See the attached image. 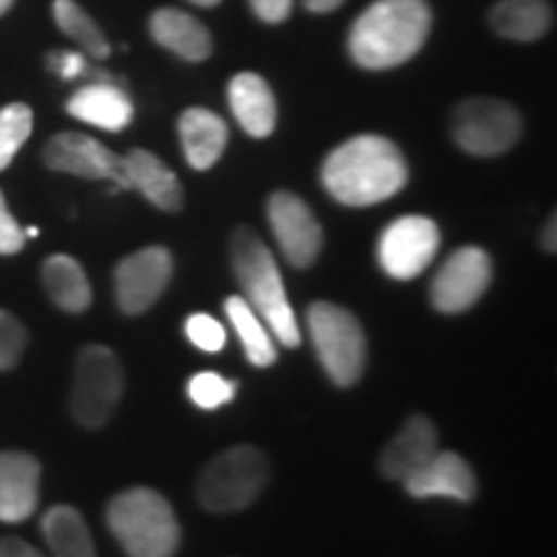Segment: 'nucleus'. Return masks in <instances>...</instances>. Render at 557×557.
Returning a JSON list of instances; mask_svg holds the SVG:
<instances>
[{"instance_id":"1","label":"nucleus","mask_w":557,"mask_h":557,"mask_svg":"<svg viewBox=\"0 0 557 557\" xmlns=\"http://www.w3.org/2000/svg\"><path fill=\"white\" fill-rule=\"evenodd\" d=\"M320 178L338 205L372 207L406 189L408 163L393 139L359 135L329 152Z\"/></svg>"},{"instance_id":"2","label":"nucleus","mask_w":557,"mask_h":557,"mask_svg":"<svg viewBox=\"0 0 557 557\" xmlns=\"http://www.w3.org/2000/svg\"><path fill=\"white\" fill-rule=\"evenodd\" d=\"M429 32L426 0H374L348 32V54L364 70H393L421 52Z\"/></svg>"},{"instance_id":"3","label":"nucleus","mask_w":557,"mask_h":557,"mask_svg":"<svg viewBox=\"0 0 557 557\" xmlns=\"http://www.w3.org/2000/svg\"><path fill=\"white\" fill-rule=\"evenodd\" d=\"M230 263H233V274L243 289L240 297L267 323L271 336L287 348L299 346V325L287 289H284V278L278 274L274 253L259 238V233L246 225L233 230Z\"/></svg>"},{"instance_id":"4","label":"nucleus","mask_w":557,"mask_h":557,"mask_svg":"<svg viewBox=\"0 0 557 557\" xmlns=\"http://www.w3.org/2000/svg\"><path fill=\"white\" fill-rule=\"evenodd\" d=\"M107 524L127 557H173L181 547L176 513L152 487H129L111 498Z\"/></svg>"},{"instance_id":"5","label":"nucleus","mask_w":557,"mask_h":557,"mask_svg":"<svg viewBox=\"0 0 557 557\" xmlns=\"http://www.w3.org/2000/svg\"><path fill=\"white\" fill-rule=\"evenodd\" d=\"M269 483V459L261 449L240 444L212 459L197 480V500L209 513L243 511Z\"/></svg>"},{"instance_id":"6","label":"nucleus","mask_w":557,"mask_h":557,"mask_svg":"<svg viewBox=\"0 0 557 557\" xmlns=\"http://www.w3.org/2000/svg\"><path fill=\"white\" fill-rule=\"evenodd\" d=\"M308 331L320 364L338 387L357 385L367 367V336L357 318L333 302H312Z\"/></svg>"},{"instance_id":"7","label":"nucleus","mask_w":557,"mask_h":557,"mask_svg":"<svg viewBox=\"0 0 557 557\" xmlns=\"http://www.w3.org/2000/svg\"><path fill=\"white\" fill-rule=\"evenodd\" d=\"M124 395L122 361L107 346L81 348L70 387V416L83 429L107 426Z\"/></svg>"},{"instance_id":"8","label":"nucleus","mask_w":557,"mask_h":557,"mask_svg":"<svg viewBox=\"0 0 557 557\" xmlns=\"http://www.w3.org/2000/svg\"><path fill=\"white\" fill-rule=\"evenodd\" d=\"M524 135V120L517 107L500 99L475 96L457 103L451 114V137L457 148L475 158L504 156Z\"/></svg>"},{"instance_id":"9","label":"nucleus","mask_w":557,"mask_h":557,"mask_svg":"<svg viewBox=\"0 0 557 557\" xmlns=\"http://www.w3.org/2000/svg\"><path fill=\"white\" fill-rule=\"evenodd\" d=\"M442 246V233L434 220L421 214H406L382 230L377 243V261L387 276L416 278L429 269Z\"/></svg>"},{"instance_id":"10","label":"nucleus","mask_w":557,"mask_h":557,"mask_svg":"<svg viewBox=\"0 0 557 557\" xmlns=\"http://www.w3.org/2000/svg\"><path fill=\"white\" fill-rule=\"evenodd\" d=\"M491 278L493 263L483 248H457L431 282V305L444 315H459L475 308L491 287Z\"/></svg>"},{"instance_id":"11","label":"nucleus","mask_w":557,"mask_h":557,"mask_svg":"<svg viewBox=\"0 0 557 557\" xmlns=\"http://www.w3.org/2000/svg\"><path fill=\"white\" fill-rule=\"evenodd\" d=\"M173 276L169 248L148 246L129 253L114 271V295L124 315H143L163 297Z\"/></svg>"},{"instance_id":"12","label":"nucleus","mask_w":557,"mask_h":557,"mask_svg":"<svg viewBox=\"0 0 557 557\" xmlns=\"http://www.w3.org/2000/svg\"><path fill=\"white\" fill-rule=\"evenodd\" d=\"M267 218L284 259L295 269H310L323 250V227L308 201L292 191H274L269 197Z\"/></svg>"},{"instance_id":"13","label":"nucleus","mask_w":557,"mask_h":557,"mask_svg":"<svg viewBox=\"0 0 557 557\" xmlns=\"http://www.w3.org/2000/svg\"><path fill=\"white\" fill-rule=\"evenodd\" d=\"M41 160L50 171L70 173V176L114 181L120 189H129L124 158L101 145L99 139L83 135V132H60L41 150Z\"/></svg>"},{"instance_id":"14","label":"nucleus","mask_w":557,"mask_h":557,"mask_svg":"<svg viewBox=\"0 0 557 557\" xmlns=\"http://www.w3.org/2000/svg\"><path fill=\"white\" fill-rule=\"evenodd\" d=\"M406 491L413 498H451L470 504L478 496V478L468 459L457 451H436L416 475L406 480Z\"/></svg>"},{"instance_id":"15","label":"nucleus","mask_w":557,"mask_h":557,"mask_svg":"<svg viewBox=\"0 0 557 557\" xmlns=\"http://www.w3.org/2000/svg\"><path fill=\"white\" fill-rule=\"evenodd\" d=\"M67 114L107 132L127 129L135 120V103L120 83L88 81L67 99Z\"/></svg>"},{"instance_id":"16","label":"nucleus","mask_w":557,"mask_h":557,"mask_svg":"<svg viewBox=\"0 0 557 557\" xmlns=\"http://www.w3.org/2000/svg\"><path fill=\"white\" fill-rule=\"evenodd\" d=\"M39 459L26 451H0V521L18 524L37 511Z\"/></svg>"},{"instance_id":"17","label":"nucleus","mask_w":557,"mask_h":557,"mask_svg":"<svg viewBox=\"0 0 557 557\" xmlns=\"http://www.w3.org/2000/svg\"><path fill=\"white\" fill-rule=\"evenodd\" d=\"M438 451V434L429 416H410L380 455V472L406 483Z\"/></svg>"},{"instance_id":"18","label":"nucleus","mask_w":557,"mask_h":557,"mask_svg":"<svg viewBox=\"0 0 557 557\" xmlns=\"http://www.w3.org/2000/svg\"><path fill=\"white\" fill-rule=\"evenodd\" d=\"M227 101L233 116L238 120L243 132L250 137H269L276 129V99L274 90L261 75L238 73L227 86Z\"/></svg>"},{"instance_id":"19","label":"nucleus","mask_w":557,"mask_h":557,"mask_svg":"<svg viewBox=\"0 0 557 557\" xmlns=\"http://www.w3.org/2000/svg\"><path fill=\"white\" fill-rule=\"evenodd\" d=\"M148 29L156 45L186 62H205L214 52L212 34L186 11L158 9L150 16Z\"/></svg>"},{"instance_id":"20","label":"nucleus","mask_w":557,"mask_h":557,"mask_svg":"<svg viewBox=\"0 0 557 557\" xmlns=\"http://www.w3.org/2000/svg\"><path fill=\"white\" fill-rule=\"evenodd\" d=\"M124 171H127L129 189H137L150 205L163 212H181L184 207V189L181 181L156 152L135 148L124 156Z\"/></svg>"},{"instance_id":"21","label":"nucleus","mask_w":557,"mask_h":557,"mask_svg":"<svg viewBox=\"0 0 557 557\" xmlns=\"http://www.w3.org/2000/svg\"><path fill=\"white\" fill-rule=\"evenodd\" d=\"M178 137L186 163L194 171H209L227 148V124L220 114L205 107H191L181 114Z\"/></svg>"},{"instance_id":"22","label":"nucleus","mask_w":557,"mask_h":557,"mask_svg":"<svg viewBox=\"0 0 557 557\" xmlns=\"http://www.w3.org/2000/svg\"><path fill=\"white\" fill-rule=\"evenodd\" d=\"M487 21L498 37L537 41L553 29V5L547 0H498Z\"/></svg>"},{"instance_id":"23","label":"nucleus","mask_w":557,"mask_h":557,"mask_svg":"<svg viewBox=\"0 0 557 557\" xmlns=\"http://www.w3.org/2000/svg\"><path fill=\"white\" fill-rule=\"evenodd\" d=\"M41 284H45L47 295L62 312H70V315H81L90 308V299H94V292H90L88 276L83 267L75 259H70L65 253L50 256L41 267Z\"/></svg>"},{"instance_id":"24","label":"nucleus","mask_w":557,"mask_h":557,"mask_svg":"<svg viewBox=\"0 0 557 557\" xmlns=\"http://www.w3.org/2000/svg\"><path fill=\"white\" fill-rule=\"evenodd\" d=\"M41 534L54 557H99L86 519L73 506H52L41 519Z\"/></svg>"},{"instance_id":"25","label":"nucleus","mask_w":557,"mask_h":557,"mask_svg":"<svg viewBox=\"0 0 557 557\" xmlns=\"http://www.w3.org/2000/svg\"><path fill=\"white\" fill-rule=\"evenodd\" d=\"M225 315L238 333L243 348H246V359L253 367H271L276 361V346L271 338L267 323L256 315L253 308L240 295L225 299Z\"/></svg>"},{"instance_id":"26","label":"nucleus","mask_w":557,"mask_h":557,"mask_svg":"<svg viewBox=\"0 0 557 557\" xmlns=\"http://www.w3.org/2000/svg\"><path fill=\"white\" fill-rule=\"evenodd\" d=\"M52 16H54V21H58L60 32L65 34V37L73 39L86 58H90V60H107L109 58L111 54L109 39L103 37L99 24H96V21L90 18L86 11H83L75 0H54Z\"/></svg>"},{"instance_id":"27","label":"nucleus","mask_w":557,"mask_h":557,"mask_svg":"<svg viewBox=\"0 0 557 557\" xmlns=\"http://www.w3.org/2000/svg\"><path fill=\"white\" fill-rule=\"evenodd\" d=\"M34 114L26 103H9L0 109V171H5L32 137Z\"/></svg>"},{"instance_id":"28","label":"nucleus","mask_w":557,"mask_h":557,"mask_svg":"<svg viewBox=\"0 0 557 557\" xmlns=\"http://www.w3.org/2000/svg\"><path fill=\"white\" fill-rule=\"evenodd\" d=\"M238 393V385L218 372H199L189 380V398L201 410H218L227 406Z\"/></svg>"},{"instance_id":"29","label":"nucleus","mask_w":557,"mask_h":557,"mask_svg":"<svg viewBox=\"0 0 557 557\" xmlns=\"http://www.w3.org/2000/svg\"><path fill=\"white\" fill-rule=\"evenodd\" d=\"M26 344H29V333H26L24 323L11 312L0 310V372L18 364Z\"/></svg>"},{"instance_id":"30","label":"nucleus","mask_w":557,"mask_h":557,"mask_svg":"<svg viewBox=\"0 0 557 557\" xmlns=\"http://www.w3.org/2000/svg\"><path fill=\"white\" fill-rule=\"evenodd\" d=\"M184 331H186V338H189L197 348H201V351L218 354L225 348V341H227L225 325H222L220 320H214L212 315H207V312H194V315H189Z\"/></svg>"},{"instance_id":"31","label":"nucleus","mask_w":557,"mask_h":557,"mask_svg":"<svg viewBox=\"0 0 557 557\" xmlns=\"http://www.w3.org/2000/svg\"><path fill=\"white\" fill-rule=\"evenodd\" d=\"M26 235L16 218L11 214L9 205H5L3 191H0V256H16L24 248Z\"/></svg>"},{"instance_id":"32","label":"nucleus","mask_w":557,"mask_h":557,"mask_svg":"<svg viewBox=\"0 0 557 557\" xmlns=\"http://www.w3.org/2000/svg\"><path fill=\"white\" fill-rule=\"evenodd\" d=\"M47 67L62 81H78L90 73L88 58L83 52H52L47 54Z\"/></svg>"},{"instance_id":"33","label":"nucleus","mask_w":557,"mask_h":557,"mask_svg":"<svg viewBox=\"0 0 557 557\" xmlns=\"http://www.w3.org/2000/svg\"><path fill=\"white\" fill-rule=\"evenodd\" d=\"M250 11L259 16L263 24H284L292 16L295 0H248Z\"/></svg>"},{"instance_id":"34","label":"nucleus","mask_w":557,"mask_h":557,"mask_svg":"<svg viewBox=\"0 0 557 557\" xmlns=\"http://www.w3.org/2000/svg\"><path fill=\"white\" fill-rule=\"evenodd\" d=\"M0 557H41V553L24 540L3 537L0 540Z\"/></svg>"},{"instance_id":"35","label":"nucleus","mask_w":557,"mask_h":557,"mask_svg":"<svg viewBox=\"0 0 557 557\" xmlns=\"http://www.w3.org/2000/svg\"><path fill=\"white\" fill-rule=\"evenodd\" d=\"M346 0H302V5L312 13H331L344 5Z\"/></svg>"},{"instance_id":"36","label":"nucleus","mask_w":557,"mask_h":557,"mask_svg":"<svg viewBox=\"0 0 557 557\" xmlns=\"http://www.w3.org/2000/svg\"><path fill=\"white\" fill-rule=\"evenodd\" d=\"M542 248L549 250V253H555L557 243H555V214H549L545 230H542Z\"/></svg>"},{"instance_id":"37","label":"nucleus","mask_w":557,"mask_h":557,"mask_svg":"<svg viewBox=\"0 0 557 557\" xmlns=\"http://www.w3.org/2000/svg\"><path fill=\"white\" fill-rule=\"evenodd\" d=\"M189 3L199 5V9H214V5H220L222 0H189Z\"/></svg>"},{"instance_id":"38","label":"nucleus","mask_w":557,"mask_h":557,"mask_svg":"<svg viewBox=\"0 0 557 557\" xmlns=\"http://www.w3.org/2000/svg\"><path fill=\"white\" fill-rule=\"evenodd\" d=\"M13 3H16V0H0V16H3L5 11H11Z\"/></svg>"}]
</instances>
